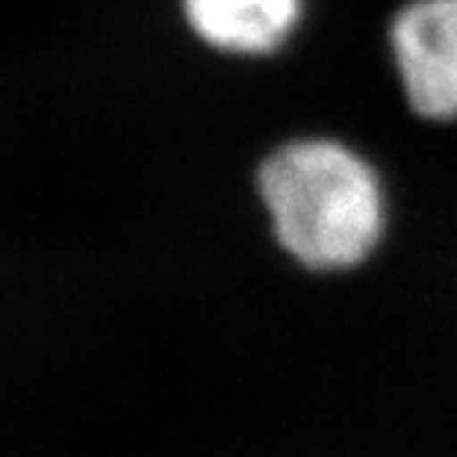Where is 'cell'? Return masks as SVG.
I'll list each match as a JSON object with an SVG mask.
<instances>
[{
  "label": "cell",
  "mask_w": 457,
  "mask_h": 457,
  "mask_svg": "<svg viewBox=\"0 0 457 457\" xmlns=\"http://www.w3.org/2000/svg\"><path fill=\"white\" fill-rule=\"evenodd\" d=\"M407 106L425 121H457V0H411L390 24Z\"/></svg>",
  "instance_id": "obj_2"
},
{
  "label": "cell",
  "mask_w": 457,
  "mask_h": 457,
  "mask_svg": "<svg viewBox=\"0 0 457 457\" xmlns=\"http://www.w3.org/2000/svg\"><path fill=\"white\" fill-rule=\"evenodd\" d=\"M257 192L278 245L310 271L357 269L386 233L375 165L339 139L278 145L260 165Z\"/></svg>",
  "instance_id": "obj_1"
},
{
  "label": "cell",
  "mask_w": 457,
  "mask_h": 457,
  "mask_svg": "<svg viewBox=\"0 0 457 457\" xmlns=\"http://www.w3.org/2000/svg\"><path fill=\"white\" fill-rule=\"evenodd\" d=\"M201 42L221 54L269 56L280 51L304 12V0H183Z\"/></svg>",
  "instance_id": "obj_3"
}]
</instances>
